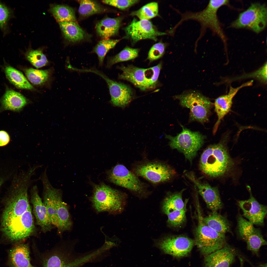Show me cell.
<instances>
[{"mask_svg": "<svg viewBox=\"0 0 267 267\" xmlns=\"http://www.w3.org/2000/svg\"><path fill=\"white\" fill-rule=\"evenodd\" d=\"M9 195L3 211L1 227L10 240L19 241L30 232L33 218L29 203L27 185L15 183L10 187Z\"/></svg>", "mask_w": 267, "mask_h": 267, "instance_id": "obj_1", "label": "cell"}, {"mask_svg": "<svg viewBox=\"0 0 267 267\" xmlns=\"http://www.w3.org/2000/svg\"><path fill=\"white\" fill-rule=\"evenodd\" d=\"M233 162L224 143L210 145L201 154L199 167L201 172L211 177L222 175L232 167Z\"/></svg>", "mask_w": 267, "mask_h": 267, "instance_id": "obj_2", "label": "cell"}, {"mask_svg": "<svg viewBox=\"0 0 267 267\" xmlns=\"http://www.w3.org/2000/svg\"><path fill=\"white\" fill-rule=\"evenodd\" d=\"M127 198L125 193L102 184L95 186L91 200L97 212L118 214L124 211Z\"/></svg>", "mask_w": 267, "mask_h": 267, "instance_id": "obj_3", "label": "cell"}, {"mask_svg": "<svg viewBox=\"0 0 267 267\" xmlns=\"http://www.w3.org/2000/svg\"><path fill=\"white\" fill-rule=\"evenodd\" d=\"M198 222L195 232V244L206 256L222 248L226 244L225 234L219 233L203 222L201 213L197 208Z\"/></svg>", "mask_w": 267, "mask_h": 267, "instance_id": "obj_4", "label": "cell"}, {"mask_svg": "<svg viewBox=\"0 0 267 267\" xmlns=\"http://www.w3.org/2000/svg\"><path fill=\"white\" fill-rule=\"evenodd\" d=\"M152 183L157 184L168 181L176 174L174 169L166 163L157 160H145L135 163L132 171Z\"/></svg>", "mask_w": 267, "mask_h": 267, "instance_id": "obj_5", "label": "cell"}, {"mask_svg": "<svg viewBox=\"0 0 267 267\" xmlns=\"http://www.w3.org/2000/svg\"><path fill=\"white\" fill-rule=\"evenodd\" d=\"M33 252L40 267H76V259L65 245H59L43 251L33 249Z\"/></svg>", "mask_w": 267, "mask_h": 267, "instance_id": "obj_6", "label": "cell"}, {"mask_svg": "<svg viewBox=\"0 0 267 267\" xmlns=\"http://www.w3.org/2000/svg\"><path fill=\"white\" fill-rule=\"evenodd\" d=\"M181 126L182 130L177 136L166 134L165 137L170 140L169 145L171 148L182 153L186 159L191 162L203 144L205 137L198 132H193Z\"/></svg>", "mask_w": 267, "mask_h": 267, "instance_id": "obj_7", "label": "cell"}, {"mask_svg": "<svg viewBox=\"0 0 267 267\" xmlns=\"http://www.w3.org/2000/svg\"><path fill=\"white\" fill-rule=\"evenodd\" d=\"M229 3V1L227 0H210L206 8L202 11L183 14L181 19L176 26L178 27L183 21L187 20H196L201 24V33L203 31L209 28L224 42L225 37L218 18L217 12L220 7Z\"/></svg>", "mask_w": 267, "mask_h": 267, "instance_id": "obj_8", "label": "cell"}, {"mask_svg": "<svg viewBox=\"0 0 267 267\" xmlns=\"http://www.w3.org/2000/svg\"><path fill=\"white\" fill-rule=\"evenodd\" d=\"M108 178L111 182L126 188L140 199L146 198L150 194L146 184L123 165L114 167L109 172Z\"/></svg>", "mask_w": 267, "mask_h": 267, "instance_id": "obj_9", "label": "cell"}, {"mask_svg": "<svg viewBox=\"0 0 267 267\" xmlns=\"http://www.w3.org/2000/svg\"><path fill=\"white\" fill-rule=\"evenodd\" d=\"M267 23V9L265 4L253 3L241 13L230 26L237 29H249L256 33L264 30Z\"/></svg>", "mask_w": 267, "mask_h": 267, "instance_id": "obj_10", "label": "cell"}, {"mask_svg": "<svg viewBox=\"0 0 267 267\" xmlns=\"http://www.w3.org/2000/svg\"><path fill=\"white\" fill-rule=\"evenodd\" d=\"M174 98L179 100L181 106L190 109L191 120L202 124L208 121L213 105L207 97L200 93L193 91L176 95Z\"/></svg>", "mask_w": 267, "mask_h": 267, "instance_id": "obj_11", "label": "cell"}, {"mask_svg": "<svg viewBox=\"0 0 267 267\" xmlns=\"http://www.w3.org/2000/svg\"><path fill=\"white\" fill-rule=\"evenodd\" d=\"M154 245L166 254L180 257L188 255L195 244L193 240L184 235L168 236L154 240Z\"/></svg>", "mask_w": 267, "mask_h": 267, "instance_id": "obj_12", "label": "cell"}, {"mask_svg": "<svg viewBox=\"0 0 267 267\" xmlns=\"http://www.w3.org/2000/svg\"><path fill=\"white\" fill-rule=\"evenodd\" d=\"M237 222L240 236L246 243L247 249L253 254L258 256L261 247L267 245V241L261 231L241 216L238 217Z\"/></svg>", "mask_w": 267, "mask_h": 267, "instance_id": "obj_13", "label": "cell"}, {"mask_svg": "<svg viewBox=\"0 0 267 267\" xmlns=\"http://www.w3.org/2000/svg\"><path fill=\"white\" fill-rule=\"evenodd\" d=\"M124 30L127 37L133 43L145 39L156 41L158 36L166 34L165 33L159 31L149 20L138 21L135 18Z\"/></svg>", "mask_w": 267, "mask_h": 267, "instance_id": "obj_14", "label": "cell"}, {"mask_svg": "<svg viewBox=\"0 0 267 267\" xmlns=\"http://www.w3.org/2000/svg\"><path fill=\"white\" fill-rule=\"evenodd\" d=\"M185 174L194 184L208 208L212 212H217L222 208L223 204L217 188L211 186L207 183L201 181L192 172H186Z\"/></svg>", "mask_w": 267, "mask_h": 267, "instance_id": "obj_15", "label": "cell"}, {"mask_svg": "<svg viewBox=\"0 0 267 267\" xmlns=\"http://www.w3.org/2000/svg\"><path fill=\"white\" fill-rule=\"evenodd\" d=\"M247 188L250 194L249 198L238 202L239 206L241 209L243 216L253 225H263L267 212L266 206L259 203L252 196L250 187Z\"/></svg>", "mask_w": 267, "mask_h": 267, "instance_id": "obj_16", "label": "cell"}, {"mask_svg": "<svg viewBox=\"0 0 267 267\" xmlns=\"http://www.w3.org/2000/svg\"><path fill=\"white\" fill-rule=\"evenodd\" d=\"M237 253L235 249L226 243L221 248L206 256L204 267H230Z\"/></svg>", "mask_w": 267, "mask_h": 267, "instance_id": "obj_17", "label": "cell"}, {"mask_svg": "<svg viewBox=\"0 0 267 267\" xmlns=\"http://www.w3.org/2000/svg\"><path fill=\"white\" fill-rule=\"evenodd\" d=\"M253 82L252 81L248 82L236 88L231 87L228 94L222 95L215 99L214 103L215 110L218 119L214 128V133L217 131L221 120L230 111L233 98L238 92L243 87L251 85Z\"/></svg>", "mask_w": 267, "mask_h": 267, "instance_id": "obj_18", "label": "cell"}, {"mask_svg": "<svg viewBox=\"0 0 267 267\" xmlns=\"http://www.w3.org/2000/svg\"><path fill=\"white\" fill-rule=\"evenodd\" d=\"M37 186H33L30 189L31 202L37 224L42 231L46 232L51 229L52 225L50 220L46 208L40 196Z\"/></svg>", "mask_w": 267, "mask_h": 267, "instance_id": "obj_19", "label": "cell"}, {"mask_svg": "<svg viewBox=\"0 0 267 267\" xmlns=\"http://www.w3.org/2000/svg\"><path fill=\"white\" fill-rule=\"evenodd\" d=\"M122 73L119 75V79L130 82L140 89L144 90L149 89L145 75V68L129 65L118 67Z\"/></svg>", "mask_w": 267, "mask_h": 267, "instance_id": "obj_20", "label": "cell"}, {"mask_svg": "<svg viewBox=\"0 0 267 267\" xmlns=\"http://www.w3.org/2000/svg\"><path fill=\"white\" fill-rule=\"evenodd\" d=\"M30 254V249L27 244L17 245L10 251V263L13 267H37L32 264Z\"/></svg>", "mask_w": 267, "mask_h": 267, "instance_id": "obj_21", "label": "cell"}, {"mask_svg": "<svg viewBox=\"0 0 267 267\" xmlns=\"http://www.w3.org/2000/svg\"><path fill=\"white\" fill-rule=\"evenodd\" d=\"M27 103V99L23 95L10 89L6 90L1 100L4 110L13 111L20 110Z\"/></svg>", "mask_w": 267, "mask_h": 267, "instance_id": "obj_22", "label": "cell"}, {"mask_svg": "<svg viewBox=\"0 0 267 267\" xmlns=\"http://www.w3.org/2000/svg\"><path fill=\"white\" fill-rule=\"evenodd\" d=\"M121 18H107L98 22L95 26L96 31L101 37L104 39L116 35L121 25Z\"/></svg>", "mask_w": 267, "mask_h": 267, "instance_id": "obj_23", "label": "cell"}, {"mask_svg": "<svg viewBox=\"0 0 267 267\" xmlns=\"http://www.w3.org/2000/svg\"><path fill=\"white\" fill-rule=\"evenodd\" d=\"M185 189L179 192L168 193L163 200L161 206L162 212L166 215L175 210L182 209L187 203L188 200L184 202L182 195Z\"/></svg>", "mask_w": 267, "mask_h": 267, "instance_id": "obj_24", "label": "cell"}, {"mask_svg": "<svg viewBox=\"0 0 267 267\" xmlns=\"http://www.w3.org/2000/svg\"><path fill=\"white\" fill-rule=\"evenodd\" d=\"M202 219L206 225L219 233L225 234L230 231V225L228 221L217 212H212L208 216L203 217Z\"/></svg>", "mask_w": 267, "mask_h": 267, "instance_id": "obj_25", "label": "cell"}, {"mask_svg": "<svg viewBox=\"0 0 267 267\" xmlns=\"http://www.w3.org/2000/svg\"><path fill=\"white\" fill-rule=\"evenodd\" d=\"M62 196V193L59 196L56 207V214L58 224L57 229L61 233L69 230L72 225L67 205L63 201Z\"/></svg>", "mask_w": 267, "mask_h": 267, "instance_id": "obj_26", "label": "cell"}, {"mask_svg": "<svg viewBox=\"0 0 267 267\" xmlns=\"http://www.w3.org/2000/svg\"><path fill=\"white\" fill-rule=\"evenodd\" d=\"M59 24L64 36L68 40L77 42L85 38V32L76 22H60Z\"/></svg>", "mask_w": 267, "mask_h": 267, "instance_id": "obj_27", "label": "cell"}, {"mask_svg": "<svg viewBox=\"0 0 267 267\" xmlns=\"http://www.w3.org/2000/svg\"><path fill=\"white\" fill-rule=\"evenodd\" d=\"M5 72L9 80L18 88L29 90L34 89L33 87L21 71L9 66L5 67Z\"/></svg>", "mask_w": 267, "mask_h": 267, "instance_id": "obj_28", "label": "cell"}, {"mask_svg": "<svg viewBox=\"0 0 267 267\" xmlns=\"http://www.w3.org/2000/svg\"><path fill=\"white\" fill-rule=\"evenodd\" d=\"M49 11L58 23L76 22L74 11L70 6L62 5H53L50 7Z\"/></svg>", "mask_w": 267, "mask_h": 267, "instance_id": "obj_29", "label": "cell"}, {"mask_svg": "<svg viewBox=\"0 0 267 267\" xmlns=\"http://www.w3.org/2000/svg\"><path fill=\"white\" fill-rule=\"evenodd\" d=\"M79 4L78 12L84 17L105 12L106 10L96 1L89 0L78 1Z\"/></svg>", "mask_w": 267, "mask_h": 267, "instance_id": "obj_30", "label": "cell"}, {"mask_svg": "<svg viewBox=\"0 0 267 267\" xmlns=\"http://www.w3.org/2000/svg\"><path fill=\"white\" fill-rule=\"evenodd\" d=\"M139 52L138 49L126 47L115 55L108 59L107 67L109 68L116 63L134 59L138 56Z\"/></svg>", "mask_w": 267, "mask_h": 267, "instance_id": "obj_31", "label": "cell"}, {"mask_svg": "<svg viewBox=\"0 0 267 267\" xmlns=\"http://www.w3.org/2000/svg\"><path fill=\"white\" fill-rule=\"evenodd\" d=\"M120 40L119 39H105L100 41L95 46L92 52L97 55L99 66L103 65L105 57L108 52L113 48Z\"/></svg>", "mask_w": 267, "mask_h": 267, "instance_id": "obj_32", "label": "cell"}, {"mask_svg": "<svg viewBox=\"0 0 267 267\" xmlns=\"http://www.w3.org/2000/svg\"><path fill=\"white\" fill-rule=\"evenodd\" d=\"M158 12L157 3L153 2L148 3L138 10L132 12L130 15L137 16L140 20H149L158 16Z\"/></svg>", "mask_w": 267, "mask_h": 267, "instance_id": "obj_33", "label": "cell"}, {"mask_svg": "<svg viewBox=\"0 0 267 267\" xmlns=\"http://www.w3.org/2000/svg\"><path fill=\"white\" fill-rule=\"evenodd\" d=\"M25 75L28 80L32 84L38 85L45 83L49 77V71L30 68L25 71Z\"/></svg>", "mask_w": 267, "mask_h": 267, "instance_id": "obj_34", "label": "cell"}, {"mask_svg": "<svg viewBox=\"0 0 267 267\" xmlns=\"http://www.w3.org/2000/svg\"><path fill=\"white\" fill-rule=\"evenodd\" d=\"M25 55L28 60L37 68L45 66L48 62L46 56L40 49L29 50Z\"/></svg>", "mask_w": 267, "mask_h": 267, "instance_id": "obj_35", "label": "cell"}, {"mask_svg": "<svg viewBox=\"0 0 267 267\" xmlns=\"http://www.w3.org/2000/svg\"><path fill=\"white\" fill-rule=\"evenodd\" d=\"M187 204L182 209L175 210L166 215L168 218L167 222L169 225L177 227L184 222L186 220Z\"/></svg>", "mask_w": 267, "mask_h": 267, "instance_id": "obj_36", "label": "cell"}, {"mask_svg": "<svg viewBox=\"0 0 267 267\" xmlns=\"http://www.w3.org/2000/svg\"><path fill=\"white\" fill-rule=\"evenodd\" d=\"M161 67L162 64L160 63L155 66L145 68V77L149 89L156 86Z\"/></svg>", "mask_w": 267, "mask_h": 267, "instance_id": "obj_37", "label": "cell"}, {"mask_svg": "<svg viewBox=\"0 0 267 267\" xmlns=\"http://www.w3.org/2000/svg\"><path fill=\"white\" fill-rule=\"evenodd\" d=\"M164 44L159 42L154 45L149 52L147 59L151 62L157 60L163 55L165 52Z\"/></svg>", "mask_w": 267, "mask_h": 267, "instance_id": "obj_38", "label": "cell"}, {"mask_svg": "<svg viewBox=\"0 0 267 267\" xmlns=\"http://www.w3.org/2000/svg\"><path fill=\"white\" fill-rule=\"evenodd\" d=\"M137 0H107L102 1L104 3L114 6L121 9H125L136 3Z\"/></svg>", "mask_w": 267, "mask_h": 267, "instance_id": "obj_39", "label": "cell"}, {"mask_svg": "<svg viewBox=\"0 0 267 267\" xmlns=\"http://www.w3.org/2000/svg\"><path fill=\"white\" fill-rule=\"evenodd\" d=\"M8 8L0 3V27H3L9 16L10 12Z\"/></svg>", "mask_w": 267, "mask_h": 267, "instance_id": "obj_40", "label": "cell"}, {"mask_svg": "<svg viewBox=\"0 0 267 267\" xmlns=\"http://www.w3.org/2000/svg\"><path fill=\"white\" fill-rule=\"evenodd\" d=\"M10 140V137L7 133L3 131H0V146L6 145Z\"/></svg>", "mask_w": 267, "mask_h": 267, "instance_id": "obj_41", "label": "cell"}, {"mask_svg": "<svg viewBox=\"0 0 267 267\" xmlns=\"http://www.w3.org/2000/svg\"><path fill=\"white\" fill-rule=\"evenodd\" d=\"M240 260V267H244V261L243 259L239 257Z\"/></svg>", "mask_w": 267, "mask_h": 267, "instance_id": "obj_42", "label": "cell"}, {"mask_svg": "<svg viewBox=\"0 0 267 267\" xmlns=\"http://www.w3.org/2000/svg\"><path fill=\"white\" fill-rule=\"evenodd\" d=\"M267 263H264L260 265L258 267H267Z\"/></svg>", "mask_w": 267, "mask_h": 267, "instance_id": "obj_43", "label": "cell"}]
</instances>
